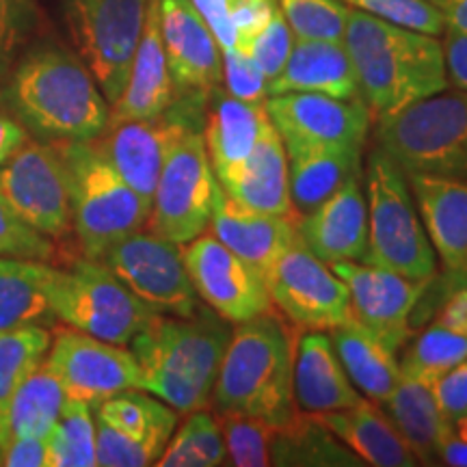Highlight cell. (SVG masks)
Returning <instances> with one entry per match:
<instances>
[{
	"instance_id": "19",
	"label": "cell",
	"mask_w": 467,
	"mask_h": 467,
	"mask_svg": "<svg viewBox=\"0 0 467 467\" xmlns=\"http://www.w3.org/2000/svg\"><path fill=\"white\" fill-rule=\"evenodd\" d=\"M162 46L175 93L223 83L221 48L191 0H159Z\"/></svg>"
},
{
	"instance_id": "51",
	"label": "cell",
	"mask_w": 467,
	"mask_h": 467,
	"mask_svg": "<svg viewBox=\"0 0 467 467\" xmlns=\"http://www.w3.org/2000/svg\"><path fill=\"white\" fill-rule=\"evenodd\" d=\"M441 48L448 83H452L461 91H467V35L446 31Z\"/></svg>"
},
{
	"instance_id": "5",
	"label": "cell",
	"mask_w": 467,
	"mask_h": 467,
	"mask_svg": "<svg viewBox=\"0 0 467 467\" xmlns=\"http://www.w3.org/2000/svg\"><path fill=\"white\" fill-rule=\"evenodd\" d=\"M57 148L67 173L72 230L85 258L100 260L121 238L143 230L151 206L93 141H63Z\"/></svg>"
},
{
	"instance_id": "23",
	"label": "cell",
	"mask_w": 467,
	"mask_h": 467,
	"mask_svg": "<svg viewBox=\"0 0 467 467\" xmlns=\"http://www.w3.org/2000/svg\"><path fill=\"white\" fill-rule=\"evenodd\" d=\"M268 121L271 117L266 102H243L221 85L208 91L202 134L210 165L221 186L236 180Z\"/></svg>"
},
{
	"instance_id": "42",
	"label": "cell",
	"mask_w": 467,
	"mask_h": 467,
	"mask_svg": "<svg viewBox=\"0 0 467 467\" xmlns=\"http://www.w3.org/2000/svg\"><path fill=\"white\" fill-rule=\"evenodd\" d=\"M340 3L375 16L379 20L392 22L396 26L435 35V37L446 31L440 9L431 0H340Z\"/></svg>"
},
{
	"instance_id": "36",
	"label": "cell",
	"mask_w": 467,
	"mask_h": 467,
	"mask_svg": "<svg viewBox=\"0 0 467 467\" xmlns=\"http://www.w3.org/2000/svg\"><path fill=\"white\" fill-rule=\"evenodd\" d=\"M48 327H20L0 331V457L7 448V411L25 379L48 355Z\"/></svg>"
},
{
	"instance_id": "10",
	"label": "cell",
	"mask_w": 467,
	"mask_h": 467,
	"mask_svg": "<svg viewBox=\"0 0 467 467\" xmlns=\"http://www.w3.org/2000/svg\"><path fill=\"white\" fill-rule=\"evenodd\" d=\"M61 11L80 61L113 104L141 42L148 0H61Z\"/></svg>"
},
{
	"instance_id": "30",
	"label": "cell",
	"mask_w": 467,
	"mask_h": 467,
	"mask_svg": "<svg viewBox=\"0 0 467 467\" xmlns=\"http://www.w3.org/2000/svg\"><path fill=\"white\" fill-rule=\"evenodd\" d=\"M337 359L347 372L350 383L366 399L383 402L400 383L402 370L394 350L364 329L353 318H347L329 331Z\"/></svg>"
},
{
	"instance_id": "22",
	"label": "cell",
	"mask_w": 467,
	"mask_h": 467,
	"mask_svg": "<svg viewBox=\"0 0 467 467\" xmlns=\"http://www.w3.org/2000/svg\"><path fill=\"white\" fill-rule=\"evenodd\" d=\"M299 241L327 265L364 262L368 249V203L359 178L350 180L296 221Z\"/></svg>"
},
{
	"instance_id": "54",
	"label": "cell",
	"mask_w": 467,
	"mask_h": 467,
	"mask_svg": "<svg viewBox=\"0 0 467 467\" xmlns=\"http://www.w3.org/2000/svg\"><path fill=\"white\" fill-rule=\"evenodd\" d=\"M28 139L31 137H28L25 126L17 124L11 115L0 113V165H5Z\"/></svg>"
},
{
	"instance_id": "50",
	"label": "cell",
	"mask_w": 467,
	"mask_h": 467,
	"mask_svg": "<svg viewBox=\"0 0 467 467\" xmlns=\"http://www.w3.org/2000/svg\"><path fill=\"white\" fill-rule=\"evenodd\" d=\"M0 465L48 467V443H46L44 437H16L5 448Z\"/></svg>"
},
{
	"instance_id": "16",
	"label": "cell",
	"mask_w": 467,
	"mask_h": 467,
	"mask_svg": "<svg viewBox=\"0 0 467 467\" xmlns=\"http://www.w3.org/2000/svg\"><path fill=\"white\" fill-rule=\"evenodd\" d=\"M46 366L69 399L83 400L93 409L126 389H141V368L130 348L104 342L74 327L55 331Z\"/></svg>"
},
{
	"instance_id": "55",
	"label": "cell",
	"mask_w": 467,
	"mask_h": 467,
	"mask_svg": "<svg viewBox=\"0 0 467 467\" xmlns=\"http://www.w3.org/2000/svg\"><path fill=\"white\" fill-rule=\"evenodd\" d=\"M443 17L446 31L467 35V0H431Z\"/></svg>"
},
{
	"instance_id": "12",
	"label": "cell",
	"mask_w": 467,
	"mask_h": 467,
	"mask_svg": "<svg viewBox=\"0 0 467 467\" xmlns=\"http://www.w3.org/2000/svg\"><path fill=\"white\" fill-rule=\"evenodd\" d=\"M100 262L156 314L192 317L200 296L182 260V244L139 230L115 243Z\"/></svg>"
},
{
	"instance_id": "35",
	"label": "cell",
	"mask_w": 467,
	"mask_h": 467,
	"mask_svg": "<svg viewBox=\"0 0 467 467\" xmlns=\"http://www.w3.org/2000/svg\"><path fill=\"white\" fill-rule=\"evenodd\" d=\"M67 394L46 366V359L25 379L7 411V443L16 437H48L61 416Z\"/></svg>"
},
{
	"instance_id": "18",
	"label": "cell",
	"mask_w": 467,
	"mask_h": 467,
	"mask_svg": "<svg viewBox=\"0 0 467 467\" xmlns=\"http://www.w3.org/2000/svg\"><path fill=\"white\" fill-rule=\"evenodd\" d=\"M348 288V317L394 353L409 340V323L431 282H416L366 262L329 265Z\"/></svg>"
},
{
	"instance_id": "7",
	"label": "cell",
	"mask_w": 467,
	"mask_h": 467,
	"mask_svg": "<svg viewBox=\"0 0 467 467\" xmlns=\"http://www.w3.org/2000/svg\"><path fill=\"white\" fill-rule=\"evenodd\" d=\"M377 145L405 173L467 182V91H441L394 115L379 117Z\"/></svg>"
},
{
	"instance_id": "53",
	"label": "cell",
	"mask_w": 467,
	"mask_h": 467,
	"mask_svg": "<svg viewBox=\"0 0 467 467\" xmlns=\"http://www.w3.org/2000/svg\"><path fill=\"white\" fill-rule=\"evenodd\" d=\"M440 463L467 467V420L448 424L440 443Z\"/></svg>"
},
{
	"instance_id": "14",
	"label": "cell",
	"mask_w": 467,
	"mask_h": 467,
	"mask_svg": "<svg viewBox=\"0 0 467 467\" xmlns=\"http://www.w3.org/2000/svg\"><path fill=\"white\" fill-rule=\"evenodd\" d=\"M273 307L303 331H331L348 318V288L301 241L292 243L265 273Z\"/></svg>"
},
{
	"instance_id": "44",
	"label": "cell",
	"mask_w": 467,
	"mask_h": 467,
	"mask_svg": "<svg viewBox=\"0 0 467 467\" xmlns=\"http://www.w3.org/2000/svg\"><path fill=\"white\" fill-rule=\"evenodd\" d=\"M37 25L35 0H0V76L14 66L17 50Z\"/></svg>"
},
{
	"instance_id": "1",
	"label": "cell",
	"mask_w": 467,
	"mask_h": 467,
	"mask_svg": "<svg viewBox=\"0 0 467 467\" xmlns=\"http://www.w3.org/2000/svg\"><path fill=\"white\" fill-rule=\"evenodd\" d=\"M17 124L46 143L93 141L109 126V102L80 57L61 46L28 52L0 93Z\"/></svg>"
},
{
	"instance_id": "52",
	"label": "cell",
	"mask_w": 467,
	"mask_h": 467,
	"mask_svg": "<svg viewBox=\"0 0 467 467\" xmlns=\"http://www.w3.org/2000/svg\"><path fill=\"white\" fill-rule=\"evenodd\" d=\"M435 325L467 336V285H459L446 296L441 309L437 312Z\"/></svg>"
},
{
	"instance_id": "15",
	"label": "cell",
	"mask_w": 467,
	"mask_h": 467,
	"mask_svg": "<svg viewBox=\"0 0 467 467\" xmlns=\"http://www.w3.org/2000/svg\"><path fill=\"white\" fill-rule=\"evenodd\" d=\"M182 260L200 301L227 323H244L273 312L265 273L219 243L200 234L182 247Z\"/></svg>"
},
{
	"instance_id": "39",
	"label": "cell",
	"mask_w": 467,
	"mask_h": 467,
	"mask_svg": "<svg viewBox=\"0 0 467 467\" xmlns=\"http://www.w3.org/2000/svg\"><path fill=\"white\" fill-rule=\"evenodd\" d=\"M467 359V336L431 325L413 340L400 361L402 375L433 383L441 372Z\"/></svg>"
},
{
	"instance_id": "2",
	"label": "cell",
	"mask_w": 467,
	"mask_h": 467,
	"mask_svg": "<svg viewBox=\"0 0 467 467\" xmlns=\"http://www.w3.org/2000/svg\"><path fill=\"white\" fill-rule=\"evenodd\" d=\"M344 46L358 76L359 98L377 117L399 113L451 85L435 35L350 9Z\"/></svg>"
},
{
	"instance_id": "21",
	"label": "cell",
	"mask_w": 467,
	"mask_h": 467,
	"mask_svg": "<svg viewBox=\"0 0 467 467\" xmlns=\"http://www.w3.org/2000/svg\"><path fill=\"white\" fill-rule=\"evenodd\" d=\"M296 221V217H282L243 206L227 195L217 180L213 217L208 225L210 234L262 273H266L292 243L299 241Z\"/></svg>"
},
{
	"instance_id": "25",
	"label": "cell",
	"mask_w": 467,
	"mask_h": 467,
	"mask_svg": "<svg viewBox=\"0 0 467 467\" xmlns=\"http://www.w3.org/2000/svg\"><path fill=\"white\" fill-rule=\"evenodd\" d=\"M175 98V85L162 46L159 0H148L141 42L134 52L130 72L119 98L110 104L109 124L150 119L161 115Z\"/></svg>"
},
{
	"instance_id": "11",
	"label": "cell",
	"mask_w": 467,
	"mask_h": 467,
	"mask_svg": "<svg viewBox=\"0 0 467 467\" xmlns=\"http://www.w3.org/2000/svg\"><path fill=\"white\" fill-rule=\"evenodd\" d=\"M217 175L202 130H192L171 150L162 167L145 230L178 244L208 230Z\"/></svg>"
},
{
	"instance_id": "20",
	"label": "cell",
	"mask_w": 467,
	"mask_h": 467,
	"mask_svg": "<svg viewBox=\"0 0 467 467\" xmlns=\"http://www.w3.org/2000/svg\"><path fill=\"white\" fill-rule=\"evenodd\" d=\"M420 219L454 285H467V182L431 173H407Z\"/></svg>"
},
{
	"instance_id": "17",
	"label": "cell",
	"mask_w": 467,
	"mask_h": 467,
	"mask_svg": "<svg viewBox=\"0 0 467 467\" xmlns=\"http://www.w3.org/2000/svg\"><path fill=\"white\" fill-rule=\"evenodd\" d=\"M266 110L285 151L306 148L364 150L370 109L361 98L340 100L325 93L268 96Z\"/></svg>"
},
{
	"instance_id": "27",
	"label": "cell",
	"mask_w": 467,
	"mask_h": 467,
	"mask_svg": "<svg viewBox=\"0 0 467 467\" xmlns=\"http://www.w3.org/2000/svg\"><path fill=\"white\" fill-rule=\"evenodd\" d=\"M223 189L227 195L247 208L282 214V217H296L290 197L288 154L273 121H268L260 132L258 143L251 150L236 180Z\"/></svg>"
},
{
	"instance_id": "26",
	"label": "cell",
	"mask_w": 467,
	"mask_h": 467,
	"mask_svg": "<svg viewBox=\"0 0 467 467\" xmlns=\"http://www.w3.org/2000/svg\"><path fill=\"white\" fill-rule=\"evenodd\" d=\"M279 93H325L340 100L359 98L347 46L334 39L296 37L284 69L268 83V96Z\"/></svg>"
},
{
	"instance_id": "40",
	"label": "cell",
	"mask_w": 467,
	"mask_h": 467,
	"mask_svg": "<svg viewBox=\"0 0 467 467\" xmlns=\"http://www.w3.org/2000/svg\"><path fill=\"white\" fill-rule=\"evenodd\" d=\"M217 422L225 440L227 463L236 467L271 465V446L277 424L262 418L217 413Z\"/></svg>"
},
{
	"instance_id": "48",
	"label": "cell",
	"mask_w": 467,
	"mask_h": 467,
	"mask_svg": "<svg viewBox=\"0 0 467 467\" xmlns=\"http://www.w3.org/2000/svg\"><path fill=\"white\" fill-rule=\"evenodd\" d=\"M227 7L236 31V48L258 35L279 11L277 0H227Z\"/></svg>"
},
{
	"instance_id": "38",
	"label": "cell",
	"mask_w": 467,
	"mask_h": 467,
	"mask_svg": "<svg viewBox=\"0 0 467 467\" xmlns=\"http://www.w3.org/2000/svg\"><path fill=\"white\" fill-rule=\"evenodd\" d=\"M46 443H48V467L98 465L93 407L67 396L61 416L46 437Z\"/></svg>"
},
{
	"instance_id": "46",
	"label": "cell",
	"mask_w": 467,
	"mask_h": 467,
	"mask_svg": "<svg viewBox=\"0 0 467 467\" xmlns=\"http://www.w3.org/2000/svg\"><path fill=\"white\" fill-rule=\"evenodd\" d=\"M223 61V85L234 98L251 104H265L268 100V83L260 67L238 48L221 50Z\"/></svg>"
},
{
	"instance_id": "33",
	"label": "cell",
	"mask_w": 467,
	"mask_h": 467,
	"mask_svg": "<svg viewBox=\"0 0 467 467\" xmlns=\"http://www.w3.org/2000/svg\"><path fill=\"white\" fill-rule=\"evenodd\" d=\"M288 154L290 197L296 217H303L344 184L361 175V150L306 148Z\"/></svg>"
},
{
	"instance_id": "9",
	"label": "cell",
	"mask_w": 467,
	"mask_h": 467,
	"mask_svg": "<svg viewBox=\"0 0 467 467\" xmlns=\"http://www.w3.org/2000/svg\"><path fill=\"white\" fill-rule=\"evenodd\" d=\"M206 100L208 91H178L161 115L109 124L93 143L128 186L151 206L167 156L186 134L202 130Z\"/></svg>"
},
{
	"instance_id": "37",
	"label": "cell",
	"mask_w": 467,
	"mask_h": 467,
	"mask_svg": "<svg viewBox=\"0 0 467 467\" xmlns=\"http://www.w3.org/2000/svg\"><path fill=\"white\" fill-rule=\"evenodd\" d=\"M161 467H217L227 465L225 440L217 418L206 409L189 413L184 424L173 431L171 440L156 461Z\"/></svg>"
},
{
	"instance_id": "6",
	"label": "cell",
	"mask_w": 467,
	"mask_h": 467,
	"mask_svg": "<svg viewBox=\"0 0 467 467\" xmlns=\"http://www.w3.org/2000/svg\"><path fill=\"white\" fill-rule=\"evenodd\" d=\"M366 182L368 249L364 262L416 282H431L437 268L435 249L426 236L405 169L377 148L368 156Z\"/></svg>"
},
{
	"instance_id": "49",
	"label": "cell",
	"mask_w": 467,
	"mask_h": 467,
	"mask_svg": "<svg viewBox=\"0 0 467 467\" xmlns=\"http://www.w3.org/2000/svg\"><path fill=\"white\" fill-rule=\"evenodd\" d=\"M195 9L200 11L214 39H217L221 50L236 48V31H234L230 7L227 0H191Z\"/></svg>"
},
{
	"instance_id": "3",
	"label": "cell",
	"mask_w": 467,
	"mask_h": 467,
	"mask_svg": "<svg viewBox=\"0 0 467 467\" xmlns=\"http://www.w3.org/2000/svg\"><path fill=\"white\" fill-rule=\"evenodd\" d=\"M230 325L206 303L192 317L156 314L130 340L141 368V389L178 413L206 409L232 336Z\"/></svg>"
},
{
	"instance_id": "32",
	"label": "cell",
	"mask_w": 467,
	"mask_h": 467,
	"mask_svg": "<svg viewBox=\"0 0 467 467\" xmlns=\"http://www.w3.org/2000/svg\"><path fill=\"white\" fill-rule=\"evenodd\" d=\"M381 405L418 463H440V443L448 422L437 407L431 383L402 375L400 383Z\"/></svg>"
},
{
	"instance_id": "45",
	"label": "cell",
	"mask_w": 467,
	"mask_h": 467,
	"mask_svg": "<svg viewBox=\"0 0 467 467\" xmlns=\"http://www.w3.org/2000/svg\"><path fill=\"white\" fill-rule=\"evenodd\" d=\"M0 255L33 260H50L55 255V244L50 238L28 227L3 197H0Z\"/></svg>"
},
{
	"instance_id": "41",
	"label": "cell",
	"mask_w": 467,
	"mask_h": 467,
	"mask_svg": "<svg viewBox=\"0 0 467 467\" xmlns=\"http://www.w3.org/2000/svg\"><path fill=\"white\" fill-rule=\"evenodd\" d=\"M277 5L295 37L344 42L350 7L340 0H277Z\"/></svg>"
},
{
	"instance_id": "13",
	"label": "cell",
	"mask_w": 467,
	"mask_h": 467,
	"mask_svg": "<svg viewBox=\"0 0 467 467\" xmlns=\"http://www.w3.org/2000/svg\"><path fill=\"white\" fill-rule=\"evenodd\" d=\"M0 197L44 236L63 238L72 230L67 173L57 143L28 139L0 165Z\"/></svg>"
},
{
	"instance_id": "43",
	"label": "cell",
	"mask_w": 467,
	"mask_h": 467,
	"mask_svg": "<svg viewBox=\"0 0 467 467\" xmlns=\"http://www.w3.org/2000/svg\"><path fill=\"white\" fill-rule=\"evenodd\" d=\"M295 39V33H292L282 9H279L277 14L271 17V22H268L258 35H254L247 44H243L238 50L244 52V55L260 67V72L265 74L266 83H271V80L282 72L285 61H288Z\"/></svg>"
},
{
	"instance_id": "8",
	"label": "cell",
	"mask_w": 467,
	"mask_h": 467,
	"mask_svg": "<svg viewBox=\"0 0 467 467\" xmlns=\"http://www.w3.org/2000/svg\"><path fill=\"white\" fill-rule=\"evenodd\" d=\"M50 306L61 323L121 347L156 317L100 260L89 258L55 268Z\"/></svg>"
},
{
	"instance_id": "29",
	"label": "cell",
	"mask_w": 467,
	"mask_h": 467,
	"mask_svg": "<svg viewBox=\"0 0 467 467\" xmlns=\"http://www.w3.org/2000/svg\"><path fill=\"white\" fill-rule=\"evenodd\" d=\"M96 422L109 426L126 441L134 443L151 457L161 459L178 426V411L145 389H126L93 409Z\"/></svg>"
},
{
	"instance_id": "24",
	"label": "cell",
	"mask_w": 467,
	"mask_h": 467,
	"mask_svg": "<svg viewBox=\"0 0 467 467\" xmlns=\"http://www.w3.org/2000/svg\"><path fill=\"white\" fill-rule=\"evenodd\" d=\"M292 399L299 411L312 416L353 409L364 399L344 372L327 331H306L296 344Z\"/></svg>"
},
{
	"instance_id": "47",
	"label": "cell",
	"mask_w": 467,
	"mask_h": 467,
	"mask_svg": "<svg viewBox=\"0 0 467 467\" xmlns=\"http://www.w3.org/2000/svg\"><path fill=\"white\" fill-rule=\"evenodd\" d=\"M431 388H433L437 407L448 424L467 420V359L452 366L451 370L441 372L431 383Z\"/></svg>"
},
{
	"instance_id": "28",
	"label": "cell",
	"mask_w": 467,
	"mask_h": 467,
	"mask_svg": "<svg viewBox=\"0 0 467 467\" xmlns=\"http://www.w3.org/2000/svg\"><path fill=\"white\" fill-rule=\"evenodd\" d=\"M337 440L364 461V465L375 467H411L418 459L409 451L392 420L375 400L361 399L359 405L344 411L317 416Z\"/></svg>"
},
{
	"instance_id": "34",
	"label": "cell",
	"mask_w": 467,
	"mask_h": 467,
	"mask_svg": "<svg viewBox=\"0 0 467 467\" xmlns=\"http://www.w3.org/2000/svg\"><path fill=\"white\" fill-rule=\"evenodd\" d=\"M271 465H364V461L317 416L296 411L290 422L277 426Z\"/></svg>"
},
{
	"instance_id": "4",
	"label": "cell",
	"mask_w": 467,
	"mask_h": 467,
	"mask_svg": "<svg viewBox=\"0 0 467 467\" xmlns=\"http://www.w3.org/2000/svg\"><path fill=\"white\" fill-rule=\"evenodd\" d=\"M295 353V329L275 312L236 323L210 399L214 411L290 422L299 411L292 399Z\"/></svg>"
},
{
	"instance_id": "31",
	"label": "cell",
	"mask_w": 467,
	"mask_h": 467,
	"mask_svg": "<svg viewBox=\"0 0 467 467\" xmlns=\"http://www.w3.org/2000/svg\"><path fill=\"white\" fill-rule=\"evenodd\" d=\"M55 268L46 260L0 255V331L55 323L50 306Z\"/></svg>"
}]
</instances>
